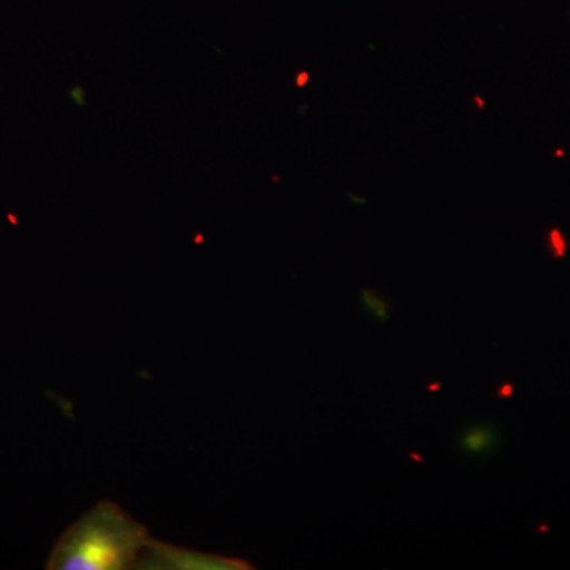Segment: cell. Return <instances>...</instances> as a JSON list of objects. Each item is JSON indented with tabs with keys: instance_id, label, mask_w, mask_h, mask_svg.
<instances>
[{
	"instance_id": "cell-2",
	"label": "cell",
	"mask_w": 570,
	"mask_h": 570,
	"mask_svg": "<svg viewBox=\"0 0 570 570\" xmlns=\"http://www.w3.org/2000/svg\"><path fill=\"white\" fill-rule=\"evenodd\" d=\"M135 569L148 570H249L246 561L170 546L154 539Z\"/></svg>"
},
{
	"instance_id": "cell-6",
	"label": "cell",
	"mask_w": 570,
	"mask_h": 570,
	"mask_svg": "<svg viewBox=\"0 0 570 570\" xmlns=\"http://www.w3.org/2000/svg\"><path fill=\"white\" fill-rule=\"evenodd\" d=\"M438 389H439L438 384H434L433 387H431V385H430V390H438Z\"/></svg>"
},
{
	"instance_id": "cell-3",
	"label": "cell",
	"mask_w": 570,
	"mask_h": 570,
	"mask_svg": "<svg viewBox=\"0 0 570 570\" xmlns=\"http://www.w3.org/2000/svg\"><path fill=\"white\" fill-rule=\"evenodd\" d=\"M497 433L491 426H475L468 430L460 439L461 449L468 453H483L494 448Z\"/></svg>"
},
{
	"instance_id": "cell-4",
	"label": "cell",
	"mask_w": 570,
	"mask_h": 570,
	"mask_svg": "<svg viewBox=\"0 0 570 570\" xmlns=\"http://www.w3.org/2000/svg\"><path fill=\"white\" fill-rule=\"evenodd\" d=\"M365 302L367 303V306L371 307V309L376 313V316L379 318H382V321H387V306L384 305V303L381 302L379 298H365Z\"/></svg>"
},
{
	"instance_id": "cell-1",
	"label": "cell",
	"mask_w": 570,
	"mask_h": 570,
	"mask_svg": "<svg viewBox=\"0 0 570 570\" xmlns=\"http://www.w3.org/2000/svg\"><path fill=\"white\" fill-rule=\"evenodd\" d=\"M153 540L148 530L118 504L102 501L63 532L47 569H135Z\"/></svg>"
},
{
	"instance_id": "cell-5",
	"label": "cell",
	"mask_w": 570,
	"mask_h": 570,
	"mask_svg": "<svg viewBox=\"0 0 570 570\" xmlns=\"http://www.w3.org/2000/svg\"><path fill=\"white\" fill-rule=\"evenodd\" d=\"M510 395H512V385L510 384L501 385V387L497 390V396L499 397H509Z\"/></svg>"
}]
</instances>
